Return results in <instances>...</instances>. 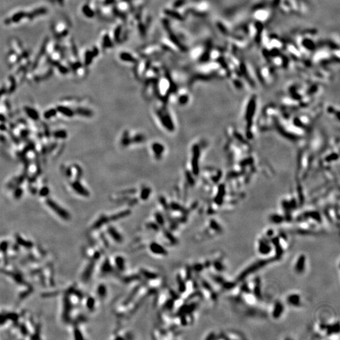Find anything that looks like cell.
<instances>
[{
  "label": "cell",
  "mask_w": 340,
  "mask_h": 340,
  "mask_svg": "<svg viewBox=\"0 0 340 340\" xmlns=\"http://www.w3.org/2000/svg\"><path fill=\"white\" fill-rule=\"evenodd\" d=\"M257 251L260 255L263 257H268L272 252H273V247L271 241L267 238H261L257 242Z\"/></svg>",
  "instance_id": "6da1fadb"
},
{
  "label": "cell",
  "mask_w": 340,
  "mask_h": 340,
  "mask_svg": "<svg viewBox=\"0 0 340 340\" xmlns=\"http://www.w3.org/2000/svg\"><path fill=\"white\" fill-rule=\"evenodd\" d=\"M270 261H271L270 260L269 261H268L267 260H263L259 261L257 262V263L251 265V266L248 267L244 271L242 272L241 275L239 276L238 280L241 281V280H242L243 279H244L245 278H246L248 276L249 274H251V273H253V272H255L256 271H257L259 268H261L265 266V265H266L267 264L269 263Z\"/></svg>",
  "instance_id": "7a4b0ae2"
},
{
  "label": "cell",
  "mask_w": 340,
  "mask_h": 340,
  "mask_svg": "<svg viewBox=\"0 0 340 340\" xmlns=\"http://www.w3.org/2000/svg\"><path fill=\"white\" fill-rule=\"evenodd\" d=\"M307 258L305 254H300L297 257L294 262V270L298 274H302L306 270Z\"/></svg>",
  "instance_id": "3957f363"
},
{
  "label": "cell",
  "mask_w": 340,
  "mask_h": 340,
  "mask_svg": "<svg viewBox=\"0 0 340 340\" xmlns=\"http://www.w3.org/2000/svg\"><path fill=\"white\" fill-rule=\"evenodd\" d=\"M285 311V306L281 301H276L271 310V316L274 319H278L282 316Z\"/></svg>",
  "instance_id": "277c9868"
},
{
  "label": "cell",
  "mask_w": 340,
  "mask_h": 340,
  "mask_svg": "<svg viewBox=\"0 0 340 340\" xmlns=\"http://www.w3.org/2000/svg\"><path fill=\"white\" fill-rule=\"evenodd\" d=\"M286 302L287 304H289V306L293 307H299L302 304L301 296L296 293L289 294L287 297Z\"/></svg>",
  "instance_id": "5b68a950"
},
{
  "label": "cell",
  "mask_w": 340,
  "mask_h": 340,
  "mask_svg": "<svg viewBox=\"0 0 340 340\" xmlns=\"http://www.w3.org/2000/svg\"><path fill=\"white\" fill-rule=\"evenodd\" d=\"M270 221L271 222L274 223V224H280V223H282L285 221V219L283 217L280 215L274 214L270 216Z\"/></svg>",
  "instance_id": "8992f818"
},
{
  "label": "cell",
  "mask_w": 340,
  "mask_h": 340,
  "mask_svg": "<svg viewBox=\"0 0 340 340\" xmlns=\"http://www.w3.org/2000/svg\"><path fill=\"white\" fill-rule=\"evenodd\" d=\"M153 148H154V151L156 152V154L159 155V154H161V153L163 151V147L160 144H155L154 146L153 145Z\"/></svg>",
  "instance_id": "52a82bcc"
}]
</instances>
